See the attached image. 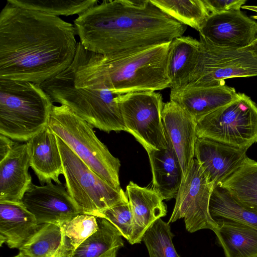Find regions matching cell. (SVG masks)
Masks as SVG:
<instances>
[{"mask_svg":"<svg viewBox=\"0 0 257 257\" xmlns=\"http://www.w3.org/2000/svg\"><path fill=\"white\" fill-rule=\"evenodd\" d=\"M73 24L8 1L0 14V79L41 84L72 63Z\"/></svg>","mask_w":257,"mask_h":257,"instance_id":"1","label":"cell"},{"mask_svg":"<svg viewBox=\"0 0 257 257\" xmlns=\"http://www.w3.org/2000/svg\"><path fill=\"white\" fill-rule=\"evenodd\" d=\"M73 23L85 49L112 58L171 42L187 29L151 0L103 1Z\"/></svg>","mask_w":257,"mask_h":257,"instance_id":"2","label":"cell"},{"mask_svg":"<svg viewBox=\"0 0 257 257\" xmlns=\"http://www.w3.org/2000/svg\"><path fill=\"white\" fill-rule=\"evenodd\" d=\"M171 42L112 58L89 51L79 42L72 64L102 78L117 94L161 90L171 87L168 72Z\"/></svg>","mask_w":257,"mask_h":257,"instance_id":"3","label":"cell"},{"mask_svg":"<svg viewBox=\"0 0 257 257\" xmlns=\"http://www.w3.org/2000/svg\"><path fill=\"white\" fill-rule=\"evenodd\" d=\"M53 103L65 105L94 128L109 133L125 131L118 103L120 94L101 78L69 68L40 84Z\"/></svg>","mask_w":257,"mask_h":257,"instance_id":"4","label":"cell"},{"mask_svg":"<svg viewBox=\"0 0 257 257\" xmlns=\"http://www.w3.org/2000/svg\"><path fill=\"white\" fill-rule=\"evenodd\" d=\"M53 105L40 84L0 79V134L28 142L48 125Z\"/></svg>","mask_w":257,"mask_h":257,"instance_id":"5","label":"cell"},{"mask_svg":"<svg viewBox=\"0 0 257 257\" xmlns=\"http://www.w3.org/2000/svg\"><path fill=\"white\" fill-rule=\"evenodd\" d=\"M50 128L91 170L116 189H120V163L96 137L93 127L65 105H54Z\"/></svg>","mask_w":257,"mask_h":257,"instance_id":"6","label":"cell"},{"mask_svg":"<svg viewBox=\"0 0 257 257\" xmlns=\"http://www.w3.org/2000/svg\"><path fill=\"white\" fill-rule=\"evenodd\" d=\"M62 158L65 187L81 214L96 216L128 202L126 193L116 189L91 170L57 136Z\"/></svg>","mask_w":257,"mask_h":257,"instance_id":"7","label":"cell"},{"mask_svg":"<svg viewBox=\"0 0 257 257\" xmlns=\"http://www.w3.org/2000/svg\"><path fill=\"white\" fill-rule=\"evenodd\" d=\"M198 138L248 149L257 142V105L244 93L196 122Z\"/></svg>","mask_w":257,"mask_h":257,"instance_id":"8","label":"cell"},{"mask_svg":"<svg viewBox=\"0 0 257 257\" xmlns=\"http://www.w3.org/2000/svg\"><path fill=\"white\" fill-rule=\"evenodd\" d=\"M199 41L196 65L186 86L214 87L228 78L257 76V59L249 50L216 47L200 38Z\"/></svg>","mask_w":257,"mask_h":257,"instance_id":"9","label":"cell"},{"mask_svg":"<svg viewBox=\"0 0 257 257\" xmlns=\"http://www.w3.org/2000/svg\"><path fill=\"white\" fill-rule=\"evenodd\" d=\"M118 103L125 132L133 135L147 152L166 146L162 113V95L153 91L120 94Z\"/></svg>","mask_w":257,"mask_h":257,"instance_id":"10","label":"cell"},{"mask_svg":"<svg viewBox=\"0 0 257 257\" xmlns=\"http://www.w3.org/2000/svg\"><path fill=\"white\" fill-rule=\"evenodd\" d=\"M214 187V184L194 158L183 177L168 223L183 218L186 228L191 233L203 229L214 231L218 225L209 211L210 200Z\"/></svg>","mask_w":257,"mask_h":257,"instance_id":"11","label":"cell"},{"mask_svg":"<svg viewBox=\"0 0 257 257\" xmlns=\"http://www.w3.org/2000/svg\"><path fill=\"white\" fill-rule=\"evenodd\" d=\"M199 32L200 38L212 45L242 49L257 37V22L240 10L210 14Z\"/></svg>","mask_w":257,"mask_h":257,"instance_id":"12","label":"cell"},{"mask_svg":"<svg viewBox=\"0 0 257 257\" xmlns=\"http://www.w3.org/2000/svg\"><path fill=\"white\" fill-rule=\"evenodd\" d=\"M21 202L33 214L39 225L51 223L61 226L81 214L66 187L52 182L44 186L32 183Z\"/></svg>","mask_w":257,"mask_h":257,"instance_id":"13","label":"cell"},{"mask_svg":"<svg viewBox=\"0 0 257 257\" xmlns=\"http://www.w3.org/2000/svg\"><path fill=\"white\" fill-rule=\"evenodd\" d=\"M247 150L197 137L194 158L209 180L218 186L239 168L247 157Z\"/></svg>","mask_w":257,"mask_h":257,"instance_id":"14","label":"cell"},{"mask_svg":"<svg viewBox=\"0 0 257 257\" xmlns=\"http://www.w3.org/2000/svg\"><path fill=\"white\" fill-rule=\"evenodd\" d=\"M162 117L165 133L179 159L184 176L194 159L196 122L171 100L164 103Z\"/></svg>","mask_w":257,"mask_h":257,"instance_id":"15","label":"cell"},{"mask_svg":"<svg viewBox=\"0 0 257 257\" xmlns=\"http://www.w3.org/2000/svg\"><path fill=\"white\" fill-rule=\"evenodd\" d=\"M28 145L19 142L0 161V203H21L32 183Z\"/></svg>","mask_w":257,"mask_h":257,"instance_id":"16","label":"cell"},{"mask_svg":"<svg viewBox=\"0 0 257 257\" xmlns=\"http://www.w3.org/2000/svg\"><path fill=\"white\" fill-rule=\"evenodd\" d=\"M237 95L234 88L225 84L208 87L185 86L178 89H171L170 100L179 105L196 122L233 100Z\"/></svg>","mask_w":257,"mask_h":257,"instance_id":"17","label":"cell"},{"mask_svg":"<svg viewBox=\"0 0 257 257\" xmlns=\"http://www.w3.org/2000/svg\"><path fill=\"white\" fill-rule=\"evenodd\" d=\"M30 167L42 184L59 179L63 168L57 136L47 125L27 142Z\"/></svg>","mask_w":257,"mask_h":257,"instance_id":"18","label":"cell"},{"mask_svg":"<svg viewBox=\"0 0 257 257\" xmlns=\"http://www.w3.org/2000/svg\"><path fill=\"white\" fill-rule=\"evenodd\" d=\"M126 194L133 214V230L128 242L134 244L140 243L147 230L166 215L167 207L156 191L141 187L133 181L126 186Z\"/></svg>","mask_w":257,"mask_h":257,"instance_id":"19","label":"cell"},{"mask_svg":"<svg viewBox=\"0 0 257 257\" xmlns=\"http://www.w3.org/2000/svg\"><path fill=\"white\" fill-rule=\"evenodd\" d=\"M166 137L165 147L147 153L152 170L153 189L163 200H169L176 197L183 174L179 159L166 134Z\"/></svg>","mask_w":257,"mask_h":257,"instance_id":"20","label":"cell"},{"mask_svg":"<svg viewBox=\"0 0 257 257\" xmlns=\"http://www.w3.org/2000/svg\"><path fill=\"white\" fill-rule=\"evenodd\" d=\"M40 225L21 203H0V245L19 249L37 232Z\"/></svg>","mask_w":257,"mask_h":257,"instance_id":"21","label":"cell"},{"mask_svg":"<svg viewBox=\"0 0 257 257\" xmlns=\"http://www.w3.org/2000/svg\"><path fill=\"white\" fill-rule=\"evenodd\" d=\"M200 41L190 36H181L170 44L168 72L172 89L187 86L196 65Z\"/></svg>","mask_w":257,"mask_h":257,"instance_id":"22","label":"cell"},{"mask_svg":"<svg viewBox=\"0 0 257 257\" xmlns=\"http://www.w3.org/2000/svg\"><path fill=\"white\" fill-rule=\"evenodd\" d=\"M214 231L225 257H257V230L230 220L215 219Z\"/></svg>","mask_w":257,"mask_h":257,"instance_id":"23","label":"cell"},{"mask_svg":"<svg viewBox=\"0 0 257 257\" xmlns=\"http://www.w3.org/2000/svg\"><path fill=\"white\" fill-rule=\"evenodd\" d=\"M27 257H71L74 249L63 237L60 226L40 224L35 235L19 249Z\"/></svg>","mask_w":257,"mask_h":257,"instance_id":"24","label":"cell"},{"mask_svg":"<svg viewBox=\"0 0 257 257\" xmlns=\"http://www.w3.org/2000/svg\"><path fill=\"white\" fill-rule=\"evenodd\" d=\"M218 186L238 202L257 212L256 161L246 157L239 168Z\"/></svg>","mask_w":257,"mask_h":257,"instance_id":"25","label":"cell"},{"mask_svg":"<svg viewBox=\"0 0 257 257\" xmlns=\"http://www.w3.org/2000/svg\"><path fill=\"white\" fill-rule=\"evenodd\" d=\"M212 217L224 218L244 224L257 230V212L235 200L227 191L214 185L209 203Z\"/></svg>","mask_w":257,"mask_h":257,"instance_id":"26","label":"cell"},{"mask_svg":"<svg viewBox=\"0 0 257 257\" xmlns=\"http://www.w3.org/2000/svg\"><path fill=\"white\" fill-rule=\"evenodd\" d=\"M97 230L75 250L71 257H99L123 246L121 233L114 225L103 218L97 217Z\"/></svg>","mask_w":257,"mask_h":257,"instance_id":"27","label":"cell"},{"mask_svg":"<svg viewBox=\"0 0 257 257\" xmlns=\"http://www.w3.org/2000/svg\"><path fill=\"white\" fill-rule=\"evenodd\" d=\"M161 10L198 32L210 13L203 0H151Z\"/></svg>","mask_w":257,"mask_h":257,"instance_id":"28","label":"cell"},{"mask_svg":"<svg viewBox=\"0 0 257 257\" xmlns=\"http://www.w3.org/2000/svg\"><path fill=\"white\" fill-rule=\"evenodd\" d=\"M19 7L51 15L69 16L80 15L97 4L96 0H7Z\"/></svg>","mask_w":257,"mask_h":257,"instance_id":"29","label":"cell"},{"mask_svg":"<svg viewBox=\"0 0 257 257\" xmlns=\"http://www.w3.org/2000/svg\"><path fill=\"white\" fill-rule=\"evenodd\" d=\"M174 235L168 223L157 220L143 236L150 257H180L172 242Z\"/></svg>","mask_w":257,"mask_h":257,"instance_id":"30","label":"cell"},{"mask_svg":"<svg viewBox=\"0 0 257 257\" xmlns=\"http://www.w3.org/2000/svg\"><path fill=\"white\" fill-rule=\"evenodd\" d=\"M63 237L75 250L98 229L97 217L79 214L64 222L61 226Z\"/></svg>","mask_w":257,"mask_h":257,"instance_id":"31","label":"cell"},{"mask_svg":"<svg viewBox=\"0 0 257 257\" xmlns=\"http://www.w3.org/2000/svg\"><path fill=\"white\" fill-rule=\"evenodd\" d=\"M106 219L119 230L122 237L130 240L133 230V214L129 202L109 208L95 216Z\"/></svg>","mask_w":257,"mask_h":257,"instance_id":"32","label":"cell"},{"mask_svg":"<svg viewBox=\"0 0 257 257\" xmlns=\"http://www.w3.org/2000/svg\"><path fill=\"white\" fill-rule=\"evenodd\" d=\"M210 14L240 10L246 0H203Z\"/></svg>","mask_w":257,"mask_h":257,"instance_id":"33","label":"cell"},{"mask_svg":"<svg viewBox=\"0 0 257 257\" xmlns=\"http://www.w3.org/2000/svg\"><path fill=\"white\" fill-rule=\"evenodd\" d=\"M18 142L0 134V161L3 160L18 144Z\"/></svg>","mask_w":257,"mask_h":257,"instance_id":"34","label":"cell"},{"mask_svg":"<svg viewBox=\"0 0 257 257\" xmlns=\"http://www.w3.org/2000/svg\"><path fill=\"white\" fill-rule=\"evenodd\" d=\"M257 59V37L246 48Z\"/></svg>","mask_w":257,"mask_h":257,"instance_id":"35","label":"cell"},{"mask_svg":"<svg viewBox=\"0 0 257 257\" xmlns=\"http://www.w3.org/2000/svg\"><path fill=\"white\" fill-rule=\"evenodd\" d=\"M241 8L247 10H249L256 13V14L250 17V18L254 20H257V6H248L244 5Z\"/></svg>","mask_w":257,"mask_h":257,"instance_id":"36","label":"cell"},{"mask_svg":"<svg viewBox=\"0 0 257 257\" xmlns=\"http://www.w3.org/2000/svg\"><path fill=\"white\" fill-rule=\"evenodd\" d=\"M118 249H113L107 253H104L99 257H116V253Z\"/></svg>","mask_w":257,"mask_h":257,"instance_id":"37","label":"cell"},{"mask_svg":"<svg viewBox=\"0 0 257 257\" xmlns=\"http://www.w3.org/2000/svg\"><path fill=\"white\" fill-rule=\"evenodd\" d=\"M13 257H27V256L24 254H23L22 252H19V253L17 255H16Z\"/></svg>","mask_w":257,"mask_h":257,"instance_id":"38","label":"cell"}]
</instances>
